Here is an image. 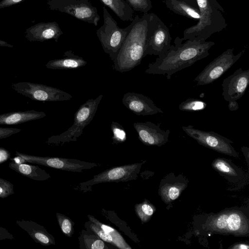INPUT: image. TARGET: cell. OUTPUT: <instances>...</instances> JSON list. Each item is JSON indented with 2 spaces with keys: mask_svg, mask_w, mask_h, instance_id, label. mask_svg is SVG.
<instances>
[{
  "mask_svg": "<svg viewBox=\"0 0 249 249\" xmlns=\"http://www.w3.org/2000/svg\"><path fill=\"white\" fill-rule=\"evenodd\" d=\"M177 37L170 49L150 63L145 72L151 74L166 75L170 79L175 73L190 67L196 61L209 55V51L215 43L213 41Z\"/></svg>",
  "mask_w": 249,
  "mask_h": 249,
  "instance_id": "6da1fadb",
  "label": "cell"
},
{
  "mask_svg": "<svg viewBox=\"0 0 249 249\" xmlns=\"http://www.w3.org/2000/svg\"><path fill=\"white\" fill-rule=\"evenodd\" d=\"M148 19L149 13L134 18L133 25L113 61V68L116 71H128L140 64L145 57Z\"/></svg>",
  "mask_w": 249,
  "mask_h": 249,
  "instance_id": "7a4b0ae2",
  "label": "cell"
},
{
  "mask_svg": "<svg viewBox=\"0 0 249 249\" xmlns=\"http://www.w3.org/2000/svg\"><path fill=\"white\" fill-rule=\"evenodd\" d=\"M199 10L198 22L183 31V39H198L206 40L213 34L227 27L223 8L216 0H196Z\"/></svg>",
  "mask_w": 249,
  "mask_h": 249,
  "instance_id": "3957f363",
  "label": "cell"
},
{
  "mask_svg": "<svg viewBox=\"0 0 249 249\" xmlns=\"http://www.w3.org/2000/svg\"><path fill=\"white\" fill-rule=\"evenodd\" d=\"M203 225L204 230L213 233L236 237L249 235V213L242 208H233L210 214Z\"/></svg>",
  "mask_w": 249,
  "mask_h": 249,
  "instance_id": "277c9868",
  "label": "cell"
},
{
  "mask_svg": "<svg viewBox=\"0 0 249 249\" xmlns=\"http://www.w3.org/2000/svg\"><path fill=\"white\" fill-rule=\"evenodd\" d=\"M102 94L95 99H89L80 106L74 116L72 125L66 131L48 139L46 142L62 145L66 142H75L82 135L84 129L91 122L102 99Z\"/></svg>",
  "mask_w": 249,
  "mask_h": 249,
  "instance_id": "5b68a950",
  "label": "cell"
},
{
  "mask_svg": "<svg viewBox=\"0 0 249 249\" xmlns=\"http://www.w3.org/2000/svg\"><path fill=\"white\" fill-rule=\"evenodd\" d=\"M103 10V24L97 30L96 35L104 52L114 61L134 21L126 27L120 28L105 6Z\"/></svg>",
  "mask_w": 249,
  "mask_h": 249,
  "instance_id": "8992f818",
  "label": "cell"
},
{
  "mask_svg": "<svg viewBox=\"0 0 249 249\" xmlns=\"http://www.w3.org/2000/svg\"><path fill=\"white\" fill-rule=\"evenodd\" d=\"M172 37L168 27L154 13H149L147 38L144 55L159 56L171 46Z\"/></svg>",
  "mask_w": 249,
  "mask_h": 249,
  "instance_id": "52a82bcc",
  "label": "cell"
},
{
  "mask_svg": "<svg viewBox=\"0 0 249 249\" xmlns=\"http://www.w3.org/2000/svg\"><path fill=\"white\" fill-rule=\"evenodd\" d=\"M52 10L70 15L76 18L97 26L100 17L90 0H49Z\"/></svg>",
  "mask_w": 249,
  "mask_h": 249,
  "instance_id": "ba28073f",
  "label": "cell"
},
{
  "mask_svg": "<svg viewBox=\"0 0 249 249\" xmlns=\"http://www.w3.org/2000/svg\"><path fill=\"white\" fill-rule=\"evenodd\" d=\"M233 49H228L208 64L194 79L197 86L210 84L218 79L242 56L245 50L235 55Z\"/></svg>",
  "mask_w": 249,
  "mask_h": 249,
  "instance_id": "9c48e42d",
  "label": "cell"
},
{
  "mask_svg": "<svg viewBox=\"0 0 249 249\" xmlns=\"http://www.w3.org/2000/svg\"><path fill=\"white\" fill-rule=\"evenodd\" d=\"M182 129L200 145L221 154L235 158L239 157L238 153L231 145L233 142L218 133L198 129L191 125L183 126Z\"/></svg>",
  "mask_w": 249,
  "mask_h": 249,
  "instance_id": "30bf717a",
  "label": "cell"
},
{
  "mask_svg": "<svg viewBox=\"0 0 249 249\" xmlns=\"http://www.w3.org/2000/svg\"><path fill=\"white\" fill-rule=\"evenodd\" d=\"M12 88L18 93L31 100L43 102L64 101L72 96L56 88L28 82L13 83Z\"/></svg>",
  "mask_w": 249,
  "mask_h": 249,
  "instance_id": "8fae6325",
  "label": "cell"
},
{
  "mask_svg": "<svg viewBox=\"0 0 249 249\" xmlns=\"http://www.w3.org/2000/svg\"><path fill=\"white\" fill-rule=\"evenodd\" d=\"M16 155L30 163L74 172H81L83 170L90 169L98 165L96 163L76 159L30 155L18 151H16Z\"/></svg>",
  "mask_w": 249,
  "mask_h": 249,
  "instance_id": "7c38bea8",
  "label": "cell"
},
{
  "mask_svg": "<svg viewBox=\"0 0 249 249\" xmlns=\"http://www.w3.org/2000/svg\"><path fill=\"white\" fill-rule=\"evenodd\" d=\"M145 162V161H143L108 168L95 175L92 179L81 183L80 185L85 187L101 183L124 182L135 180L138 177L142 164Z\"/></svg>",
  "mask_w": 249,
  "mask_h": 249,
  "instance_id": "4fadbf2b",
  "label": "cell"
},
{
  "mask_svg": "<svg viewBox=\"0 0 249 249\" xmlns=\"http://www.w3.org/2000/svg\"><path fill=\"white\" fill-rule=\"evenodd\" d=\"M249 84V70H243L241 68L224 79L222 93L227 101L237 100L246 92Z\"/></svg>",
  "mask_w": 249,
  "mask_h": 249,
  "instance_id": "5bb4252c",
  "label": "cell"
},
{
  "mask_svg": "<svg viewBox=\"0 0 249 249\" xmlns=\"http://www.w3.org/2000/svg\"><path fill=\"white\" fill-rule=\"evenodd\" d=\"M133 126L139 139L146 145L160 147L168 142L170 130H163L153 123L137 122Z\"/></svg>",
  "mask_w": 249,
  "mask_h": 249,
  "instance_id": "9a60e30c",
  "label": "cell"
},
{
  "mask_svg": "<svg viewBox=\"0 0 249 249\" xmlns=\"http://www.w3.org/2000/svg\"><path fill=\"white\" fill-rule=\"evenodd\" d=\"M122 103L127 109L137 115L147 116L163 113L151 99L140 93L134 92L125 93L122 98Z\"/></svg>",
  "mask_w": 249,
  "mask_h": 249,
  "instance_id": "2e32d148",
  "label": "cell"
},
{
  "mask_svg": "<svg viewBox=\"0 0 249 249\" xmlns=\"http://www.w3.org/2000/svg\"><path fill=\"white\" fill-rule=\"evenodd\" d=\"M188 180L182 175H167L160 184L159 195L161 200L168 204L176 200L187 187Z\"/></svg>",
  "mask_w": 249,
  "mask_h": 249,
  "instance_id": "e0dca14e",
  "label": "cell"
},
{
  "mask_svg": "<svg viewBox=\"0 0 249 249\" xmlns=\"http://www.w3.org/2000/svg\"><path fill=\"white\" fill-rule=\"evenodd\" d=\"M16 224L26 231L36 243L43 246L55 245L54 237L43 226L31 220H17Z\"/></svg>",
  "mask_w": 249,
  "mask_h": 249,
  "instance_id": "ac0fdd59",
  "label": "cell"
},
{
  "mask_svg": "<svg viewBox=\"0 0 249 249\" xmlns=\"http://www.w3.org/2000/svg\"><path fill=\"white\" fill-rule=\"evenodd\" d=\"M165 3L170 10L177 14L191 19L200 18L196 0H165Z\"/></svg>",
  "mask_w": 249,
  "mask_h": 249,
  "instance_id": "d6986e66",
  "label": "cell"
},
{
  "mask_svg": "<svg viewBox=\"0 0 249 249\" xmlns=\"http://www.w3.org/2000/svg\"><path fill=\"white\" fill-rule=\"evenodd\" d=\"M212 166L214 170L231 182H237L243 177L242 170L230 159L216 158L213 161Z\"/></svg>",
  "mask_w": 249,
  "mask_h": 249,
  "instance_id": "ffe728a7",
  "label": "cell"
},
{
  "mask_svg": "<svg viewBox=\"0 0 249 249\" xmlns=\"http://www.w3.org/2000/svg\"><path fill=\"white\" fill-rule=\"evenodd\" d=\"M46 115L41 111L30 110L0 114V124L15 125L41 119Z\"/></svg>",
  "mask_w": 249,
  "mask_h": 249,
  "instance_id": "44dd1931",
  "label": "cell"
},
{
  "mask_svg": "<svg viewBox=\"0 0 249 249\" xmlns=\"http://www.w3.org/2000/svg\"><path fill=\"white\" fill-rule=\"evenodd\" d=\"M87 62L71 51L65 52L63 57L49 61L46 67L53 70L76 69L85 66Z\"/></svg>",
  "mask_w": 249,
  "mask_h": 249,
  "instance_id": "7402d4cb",
  "label": "cell"
},
{
  "mask_svg": "<svg viewBox=\"0 0 249 249\" xmlns=\"http://www.w3.org/2000/svg\"><path fill=\"white\" fill-rule=\"evenodd\" d=\"M9 167L22 176L35 180L43 181L51 177L46 171L36 165L12 161L9 163Z\"/></svg>",
  "mask_w": 249,
  "mask_h": 249,
  "instance_id": "603a6c76",
  "label": "cell"
},
{
  "mask_svg": "<svg viewBox=\"0 0 249 249\" xmlns=\"http://www.w3.org/2000/svg\"><path fill=\"white\" fill-rule=\"evenodd\" d=\"M35 31L32 40L40 41L53 39L56 42L63 34L56 22L40 23L36 26Z\"/></svg>",
  "mask_w": 249,
  "mask_h": 249,
  "instance_id": "cb8c5ba5",
  "label": "cell"
},
{
  "mask_svg": "<svg viewBox=\"0 0 249 249\" xmlns=\"http://www.w3.org/2000/svg\"><path fill=\"white\" fill-rule=\"evenodd\" d=\"M122 20L132 21L134 10L125 0H100Z\"/></svg>",
  "mask_w": 249,
  "mask_h": 249,
  "instance_id": "d4e9b609",
  "label": "cell"
},
{
  "mask_svg": "<svg viewBox=\"0 0 249 249\" xmlns=\"http://www.w3.org/2000/svg\"><path fill=\"white\" fill-rule=\"evenodd\" d=\"M80 248L86 249H108L104 241L92 231L82 230L79 236Z\"/></svg>",
  "mask_w": 249,
  "mask_h": 249,
  "instance_id": "484cf974",
  "label": "cell"
},
{
  "mask_svg": "<svg viewBox=\"0 0 249 249\" xmlns=\"http://www.w3.org/2000/svg\"><path fill=\"white\" fill-rule=\"evenodd\" d=\"M89 220L99 227L108 233L112 237L115 246L121 249H131V247L125 241L121 234L113 228L105 224L91 215H88Z\"/></svg>",
  "mask_w": 249,
  "mask_h": 249,
  "instance_id": "4316f807",
  "label": "cell"
},
{
  "mask_svg": "<svg viewBox=\"0 0 249 249\" xmlns=\"http://www.w3.org/2000/svg\"><path fill=\"white\" fill-rule=\"evenodd\" d=\"M156 211L155 206L147 199L135 205V211L142 224L150 220Z\"/></svg>",
  "mask_w": 249,
  "mask_h": 249,
  "instance_id": "83f0119b",
  "label": "cell"
},
{
  "mask_svg": "<svg viewBox=\"0 0 249 249\" xmlns=\"http://www.w3.org/2000/svg\"><path fill=\"white\" fill-rule=\"evenodd\" d=\"M206 106L205 102L198 99L188 98L179 105L178 108L181 111L193 112L203 110Z\"/></svg>",
  "mask_w": 249,
  "mask_h": 249,
  "instance_id": "f1b7e54d",
  "label": "cell"
},
{
  "mask_svg": "<svg viewBox=\"0 0 249 249\" xmlns=\"http://www.w3.org/2000/svg\"><path fill=\"white\" fill-rule=\"evenodd\" d=\"M56 218L63 233L68 237H71L74 231V222L68 216L56 213Z\"/></svg>",
  "mask_w": 249,
  "mask_h": 249,
  "instance_id": "f546056e",
  "label": "cell"
},
{
  "mask_svg": "<svg viewBox=\"0 0 249 249\" xmlns=\"http://www.w3.org/2000/svg\"><path fill=\"white\" fill-rule=\"evenodd\" d=\"M85 227L88 230L92 231L104 242L115 246V242L112 236L92 222L89 220V222L85 223Z\"/></svg>",
  "mask_w": 249,
  "mask_h": 249,
  "instance_id": "4dcf8cb0",
  "label": "cell"
},
{
  "mask_svg": "<svg viewBox=\"0 0 249 249\" xmlns=\"http://www.w3.org/2000/svg\"><path fill=\"white\" fill-rule=\"evenodd\" d=\"M112 133V139L114 143H122L126 140V133L121 124L116 122H112L111 124Z\"/></svg>",
  "mask_w": 249,
  "mask_h": 249,
  "instance_id": "1f68e13d",
  "label": "cell"
},
{
  "mask_svg": "<svg viewBox=\"0 0 249 249\" xmlns=\"http://www.w3.org/2000/svg\"><path fill=\"white\" fill-rule=\"evenodd\" d=\"M133 10L148 13L152 7L151 0H126Z\"/></svg>",
  "mask_w": 249,
  "mask_h": 249,
  "instance_id": "d6a6232c",
  "label": "cell"
},
{
  "mask_svg": "<svg viewBox=\"0 0 249 249\" xmlns=\"http://www.w3.org/2000/svg\"><path fill=\"white\" fill-rule=\"evenodd\" d=\"M14 194L13 184L5 179L0 178V198H4Z\"/></svg>",
  "mask_w": 249,
  "mask_h": 249,
  "instance_id": "836d02e7",
  "label": "cell"
},
{
  "mask_svg": "<svg viewBox=\"0 0 249 249\" xmlns=\"http://www.w3.org/2000/svg\"><path fill=\"white\" fill-rule=\"evenodd\" d=\"M21 131L20 129L16 128L0 127V139L6 138Z\"/></svg>",
  "mask_w": 249,
  "mask_h": 249,
  "instance_id": "e575fe53",
  "label": "cell"
},
{
  "mask_svg": "<svg viewBox=\"0 0 249 249\" xmlns=\"http://www.w3.org/2000/svg\"><path fill=\"white\" fill-rule=\"evenodd\" d=\"M14 238L13 234L7 229L0 226V241L5 239H13Z\"/></svg>",
  "mask_w": 249,
  "mask_h": 249,
  "instance_id": "d590c367",
  "label": "cell"
},
{
  "mask_svg": "<svg viewBox=\"0 0 249 249\" xmlns=\"http://www.w3.org/2000/svg\"><path fill=\"white\" fill-rule=\"evenodd\" d=\"M249 245L248 243L246 242H240L236 243L229 248L230 249H249Z\"/></svg>",
  "mask_w": 249,
  "mask_h": 249,
  "instance_id": "8d00e7d4",
  "label": "cell"
},
{
  "mask_svg": "<svg viewBox=\"0 0 249 249\" xmlns=\"http://www.w3.org/2000/svg\"><path fill=\"white\" fill-rule=\"evenodd\" d=\"M22 0H3L0 3V8L16 4Z\"/></svg>",
  "mask_w": 249,
  "mask_h": 249,
  "instance_id": "74e56055",
  "label": "cell"
},
{
  "mask_svg": "<svg viewBox=\"0 0 249 249\" xmlns=\"http://www.w3.org/2000/svg\"><path fill=\"white\" fill-rule=\"evenodd\" d=\"M228 108L230 111H236L239 108V105L236 100L229 101Z\"/></svg>",
  "mask_w": 249,
  "mask_h": 249,
  "instance_id": "f35d334b",
  "label": "cell"
},
{
  "mask_svg": "<svg viewBox=\"0 0 249 249\" xmlns=\"http://www.w3.org/2000/svg\"><path fill=\"white\" fill-rule=\"evenodd\" d=\"M241 150H242L243 153H244V155H245V157L246 156V158H247V163L248 164V163H249L248 158H249V149L247 147L242 146V148H241Z\"/></svg>",
  "mask_w": 249,
  "mask_h": 249,
  "instance_id": "ab89813d",
  "label": "cell"
},
{
  "mask_svg": "<svg viewBox=\"0 0 249 249\" xmlns=\"http://www.w3.org/2000/svg\"><path fill=\"white\" fill-rule=\"evenodd\" d=\"M2 149V147L0 146V150Z\"/></svg>",
  "mask_w": 249,
  "mask_h": 249,
  "instance_id": "60d3db41",
  "label": "cell"
}]
</instances>
